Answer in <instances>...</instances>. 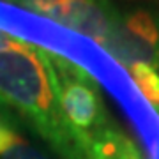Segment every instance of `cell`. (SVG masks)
Instances as JSON below:
<instances>
[{"mask_svg": "<svg viewBox=\"0 0 159 159\" xmlns=\"http://www.w3.org/2000/svg\"><path fill=\"white\" fill-rule=\"evenodd\" d=\"M0 97L34 127L60 159H89L55 97L39 46L16 37L0 50Z\"/></svg>", "mask_w": 159, "mask_h": 159, "instance_id": "cell-1", "label": "cell"}, {"mask_svg": "<svg viewBox=\"0 0 159 159\" xmlns=\"http://www.w3.org/2000/svg\"><path fill=\"white\" fill-rule=\"evenodd\" d=\"M157 113H159V110H157Z\"/></svg>", "mask_w": 159, "mask_h": 159, "instance_id": "cell-14", "label": "cell"}, {"mask_svg": "<svg viewBox=\"0 0 159 159\" xmlns=\"http://www.w3.org/2000/svg\"><path fill=\"white\" fill-rule=\"evenodd\" d=\"M0 159H51L41 148L29 143L20 133H14L12 138L0 148Z\"/></svg>", "mask_w": 159, "mask_h": 159, "instance_id": "cell-7", "label": "cell"}, {"mask_svg": "<svg viewBox=\"0 0 159 159\" xmlns=\"http://www.w3.org/2000/svg\"><path fill=\"white\" fill-rule=\"evenodd\" d=\"M16 39L14 35L7 34V32H4V30H0V50H4V48H7V46L11 44L12 41Z\"/></svg>", "mask_w": 159, "mask_h": 159, "instance_id": "cell-10", "label": "cell"}, {"mask_svg": "<svg viewBox=\"0 0 159 159\" xmlns=\"http://www.w3.org/2000/svg\"><path fill=\"white\" fill-rule=\"evenodd\" d=\"M6 106H7V104L2 101V97H0V111H4V110H6Z\"/></svg>", "mask_w": 159, "mask_h": 159, "instance_id": "cell-11", "label": "cell"}, {"mask_svg": "<svg viewBox=\"0 0 159 159\" xmlns=\"http://www.w3.org/2000/svg\"><path fill=\"white\" fill-rule=\"evenodd\" d=\"M85 150L89 159H143L136 143L113 124L94 133Z\"/></svg>", "mask_w": 159, "mask_h": 159, "instance_id": "cell-5", "label": "cell"}, {"mask_svg": "<svg viewBox=\"0 0 159 159\" xmlns=\"http://www.w3.org/2000/svg\"><path fill=\"white\" fill-rule=\"evenodd\" d=\"M11 2H14V0H11Z\"/></svg>", "mask_w": 159, "mask_h": 159, "instance_id": "cell-13", "label": "cell"}, {"mask_svg": "<svg viewBox=\"0 0 159 159\" xmlns=\"http://www.w3.org/2000/svg\"><path fill=\"white\" fill-rule=\"evenodd\" d=\"M115 0H64L50 20L104 44L113 23Z\"/></svg>", "mask_w": 159, "mask_h": 159, "instance_id": "cell-4", "label": "cell"}, {"mask_svg": "<svg viewBox=\"0 0 159 159\" xmlns=\"http://www.w3.org/2000/svg\"><path fill=\"white\" fill-rule=\"evenodd\" d=\"M39 55L64 117L85 148L87 140L94 133L111 124L101 89L96 80L73 60L44 48H39Z\"/></svg>", "mask_w": 159, "mask_h": 159, "instance_id": "cell-2", "label": "cell"}, {"mask_svg": "<svg viewBox=\"0 0 159 159\" xmlns=\"http://www.w3.org/2000/svg\"><path fill=\"white\" fill-rule=\"evenodd\" d=\"M25 9H29L32 12H37L41 16L51 18V14L62 6L64 0H14Z\"/></svg>", "mask_w": 159, "mask_h": 159, "instance_id": "cell-8", "label": "cell"}, {"mask_svg": "<svg viewBox=\"0 0 159 159\" xmlns=\"http://www.w3.org/2000/svg\"><path fill=\"white\" fill-rule=\"evenodd\" d=\"M127 71L143 97L156 110H159V73L147 64H134Z\"/></svg>", "mask_w": 159, "mask_h": 159, "instance_id": "cell-6", "label": "cell"}, {"mask_svg": "<svg viewBox=\"0 0 159 159\" xmlns=\"http://www.w3.org/2000/svg\"><path fill=\"white\" fill-rule=\"evenodd\" d=\"M73 2H81V0H73Z\"/></svg>", "mask_w": 159, "mask_h": 159, "instance_id": "cell-12", "label": "cell"}, {"mask_svg": "<svg viewBox=\"0 0 159 159\" xmlns=\"http://www.w3.org/2000/svg\"><path fill=\"white\" fill-rule=\"evenodd\" d=\"M101 48L125 69L147 64L159 73V4L115 2L111 30Z\"/></svg>", "mask_w": 159, "mask_h": 159, "instance_id": "cell-3", "label": "cell"}, {"mask_svg": "<svg viewBox=\"0 0 159 159\" xmlns=\"http://www.w3.org/2000/svg\"><path fill=\"white\" fill-rule=\"evenodd\" d=\"M14 133H18L16 127L12 125V122L7 119V115L4 111H0V148L11 140Z\"/></svg>", "mask_w": 159, "mask_h": 159, "instance_id": "cell-9", "label": "cell"}]
</instances>
